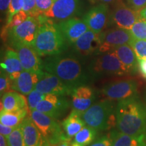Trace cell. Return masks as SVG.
I'll list each match as a JSON object with an SVG mask.
<instances>
[{"label":"cell","mask_w":146,"mask_h":146,"mask_svg":"<svg viewBox=\"0 0 146 146\" xmlns=\"http://www.w3.org/2000/svg\"><path fill=\"white\" fill-rule=\"evenodd\" d=\"M115 116L119 132L130 135L146 133V109L138 96L118 101Z\"/></svg>","instance_id":"6da1fadb"},{"label":"cell","mask_w":146,"mask_h":146,"mask_svg":"<svg viewBox=\"0 0 146 146\" xmlns=\"http://www.w3.org/2000/svg\"><path fill=\"white\" fill-rule=\"evenodd\" d=\"M39 27L33 45L39 56H57L66 48V39L58 25L43 14L37 17Z\"/></svg>","instance_id":"7a4b0ae2"},{"label":"cell","mask_w":146,"mask_h":146,"mask_svg":"<svg viewBox=\"0 0 146 146\" xmlns=\"http://www.w3.org/2000/svg\"><path fill=\"white\" fill-rule=\"evenodd\" d=\"M43 69L57 76L73 89L84 85L87 80L81 64L74 58L54 56L43 62Z\"/></svg>","instance_id":"3957f363"},{"label":"cell","mask_w":146,"mask_h":146,"mask_svg":"<svg viewBox=\"0 0 146 146\" xmlns=\"http://www.w3.org/2000/svg\"><path fill=\"white\" fill-rule=\"evenodd\" d=\"M115 108L113 100H104L93 104L81 116L87 126L97 131L107 130L116 126Z\"/></svg>","instance_id":"277c9868"},{"label":"cell","mask_w":146,"mask_h":146,"mask_svg":"<svg viewBox=\"0 0 146 146\" xmlns=\"http://www.w3.org/2000/svg\"><path fill=\"white\" fill-rule=\"evenodd\" d=\"M30 116L47 143L56 145L62 141H69L55 118L36 110L31 112Z\"/></svg>","instance_id":"5b68a950"},{"label":"cell","mask_w":146,"mask_h":146,"mask_svg":"<svg viewBox=\"0 0 146 146\" xmlns=\"http://www.w3.org/2000/svg\"><path fill=\"white\" fill-rule=\"evenodd\" d=\"M89 72L94 76L125 75L129 74L113 51L106 52L96 58L90 64Z\"/></svg>","instance_id":"8992f818"},{"label":"cell","mask_w":146,"mask_h":146,"mask_svg":"<svg viewBox=\"0 0 146 146\" xmlns=\"http://www.w3.org/2000/svg\"><path fill=\"white\" fill-rule=\"evenodd\" d=\"M140 19L139 11L127 6L120 0L114 3V8L109 14L108 24L114 25L118 28L130 30L133 25Z\"/></svg>","instance_id":"52a82bcc"},{"label":"cell","mask_w":146,"mask_h":146,"mask_svg":"<svg viewBox=\"0 0 146 146\" xmlns=\"http://www.w3.org/2000/svg\"><path fill=\"white\" fill-rule=\"evenodd\" d=\"M138 84L135 80H122L112 82L102 88L103 96L110 100H120L137 96Z\"/></svg>","instance_id":"ba28073f"},{"label":"cell","mask_w":146,"mask_h":146,"mask_svg":"<svg viewBox=\"0 0 146 146\" xmlns=\"http://www.w3.org/2000/svg\"><path fill=\"white\" fill-rule=\"evenodd\" d=\"M39 78L35 85V89L45 94H55L65 96L71 95L73 88L58 78L57 76L43 70L39 72Z\"/></svg>","instance_id":"9c48e42d"},{"label":"cell","mask_w":146,"mask_h":146,"mask_svg":"<svg viewBox=\"0 0 146 146\" xmlns=\"http://www.w3.org/2000/svg\"><path fill=\"white\" fill-rule=\"evenodd\" d=\"M39 27L37 18L28 16L27 19L19 26L10 30V37L12 43H21L33 47Z\"/></svg>","instance_id":"30bf717a"},{"label":"cell","mask_w":146,"mask_h":146,"mask_svg":"<svg viewBox=\"0 0 146 146\" xmlns=\"http://www.w3.org/2000/svg\"><path fill=\"white\" fill-rule=\"evenodd\" d=\"M101 39L102 44L98 53H106L120 45L129 44L133 37L129 30L117 27L101 33Z\"/></svg>","instance_id":"8fae6325"},{"label":"cell","mask_w":146,"mask_h":146,"mask_svg":"<svg viewBox=\"0 0 146 146\" xmlns=\"http://www.w3.org/2000/svg\"><path fill=\"white\" fill-rule=\"evenodd\" d=\"M79 6V0H54L51 8L43 15L52 21L62 22L75 15Z\"/></svg>","instance_id":"7c38bea8"},{"label":"cell","mask_w":146,"mask_h":146,"mask_svg":"<svg viewBox=\"0 0 146 146\" xmlns=\"http://www.w3.org/2000/svg\"><path fill=\"white\" fill-rule=\"evenodd\" d=\"M69 108V102L64 96L46 94L42 101L36 106V110L53 118L61 116Z\"/></svg>","instance_id":"4fadbf2b"},{"label":"cell","mask_w":146,"mask_h":146,"mask_svg":"<svg viewBox=\"0 0 146 146\" xmlns=\"http://www.w3.org/2000/svg\"><path fill=\"white\" fill-rule=\"evenodd\" d=\"M13 45L24 70L36 72L43 70V62L33 47L21 43H14Z\"/></svg>","instance_id":"5bb4252c"},{"label":"cell","mask_w":146,"mask_h":146,"mask_svg":"<svg viewBox=\"0 0 146 146\" xmlns=\"http://www.w3.org/2000/svg\"><path fill=\"white\" fill-rule=\"evenodd\" d=\"M108 7L106 3H101L89 10L84 16L85 22L90 30L96 33H101L108 23Z\"/></svg>","instance_id":"9a60e30c"},{"label":"cell","mask_w":146,"mask_h":146,"mask_svg":"<svg viewBox=\"0 0 146 146\" xmlns=\"http://www.w3.org/2000/svg\"><path fill=\"white\" fill-rule=\"evenodd\" d=\"M57 25L66 41L70 43H74L89 29L83 20L77 18H69L60 22Z\"/></svg>","instance_id":"2e32d148"},{"label":"cell","mask_w":146,"mask_h":146,"mask_svg":"<svg viewBox=\"0 0 146 146\" xmlns=\"http://www.w3.org/2000/svg\"><path fill=\"white\" fill-rule=\"evenodd\" d=\"M73 44L75 50L83 56H88L96 52H98L102 44L101 33H96L89 29Z\"/></svg>","instance_id":"e0dca14e"},{"label":"cell","mask_w":146,"mask_h":146,"mask_svg":"<svg viewBox=\"0 0 146 146\" xmlns=\"http://www.w3.org/2000/svg\"><path fill=\"white\" fill-rule=\"evenodd\" d=\"M71 97L73 109L82 114L93 105L95 94L90 87L81 85L73 89Z\"/></svg>","instance_id":"ac0fdd59"},{"label":"cell","mask_w":146,"mask_h":146,"mask_svg":"<svg viewBox=\"0 0 146 146\" xmlns=\"http://www.w3.org/2000/svg\"><path fill=\"white\" fill-rule=\"evenodd\" d=\"M23 131L25 146H45L47 142L43 138L32 118L26 117L20 125Z\"/></svg>","instance_id":"d6986e66"},{"label":"cell","mask_w":146,"mask_h":146,"mask_svg":"<svg viewBox=\"0 0 146 146\" xmlns=\"http://www.w3.org/2000/svg\"><path fill=\"white\" fill-rule=\"evenodd\" d=\"M39 72L23 70L17 78L11 81V89L21 94L28 96L35 89V85L39 78Z\"/></svg>","instance_id":"ffe728a7"},{"label":"cell","mask_w":146,"mask_h":146,"mask_svg":"<svg viewBox=\"0 0 146 146\" xmlns=\"http://www.w3.org/2000/svg\"><path fill=\"white\" fill-rule=\"evenodd\" d=\"M112 51L116 54L129 74L136 72L138 67V58L130 45H120L115 47Z\"/></svg>","instance_id":"44dd1931"},{"label":"cell","mask_w":146,"mask_h":146,"mask_svg":"<svg viewBox=\"0 0 146 146\" xmlns=\"http://www.w3.org/2000/svg\"><path fill=\"white\" fill-rule=\"evenodd\" d=\"M1 69L8 73L11 81L18 77L24 69L16 51L11 49L6 51L3 62H1Z\"/></svg>","instance_id":"7402d4cb"},{"label":"cell","mask_w":146,"mask_h":146,"mask_svg":"<svg viewBox=\"0 0 146 146\" xmlns=\"http://www.w3.org/2000/svg\"><path fill=\"white\" fill-rule=\"evenodd\" d=\"M26 98L23 94L14 91H7L1 100V111H17L29 108Z\"/></svg>","instance_id":"603a6c76"},{"label":"cell","mask_w":146,"mask_h":146,"mask_svg":"<svg viewBox=\"0 0 146 146\" xmlns=\"http://www.w3.org/2000/svg\"><path fill=\"white\" fill-rule=\"evenodd\" d=\"M112 146H146V133L139 135H130L113 131L110 133Z\"/></svg>","instance_id":"cb8c5ba5"},{"label":"cell","mask_w":146,"mask_h":146,"mask_svg":"<svg viewBox=\"0 0 146 146\" xmlns=\"http://www.w3.org/2000/svg\"><path fill=\"white\" fill-rule=\"evenodd\" d=\"M86 125L81 116V113L73 110L64 120L62 127L66 135L69 139L76 135Z\"/></svg>","instance_id":"d4e9b609"},{"label":"cell","mask_w":146,"mask_h":146,"mask_svg":"<svg viewBox=\"0 0 146 146\" xmlns=\"http://www.w3.org/2000/svg\"><path fill=\"white\" fill-rule=\"evenodd\" d=\"M29 108H26L20 110L1 111L0 114V123L9 127H18L23 120L27 117Z\"/></svg>","instance_id":"484cf974"},{"label":"cell","mask_w":146,"mask_h":146,"mask_svg":"<svg viewBox=\"0 0 146 146\" xmlns=\"http://www.w3.org/2000/svg\"><path fill=\"white\" fill-rule=\"evenodd\" d=\"M97 131L94 128L85 125L74 137V142L81 146H87L92 143L96 137Z\"/></svg>","instance_id":"4316f807"},{"label":"cell","mask_w":146,"mask_h":146,"mask_svg":"<svg viewBox=\"0 0 146 146\" xmlns=\"http://www.w3.org/2000/svg\"><path fill=\"white\" fill-rule=\"evenodd\" d=\"M133 39L146 40V21L140 19L129 30Z\"/></svg>","instance_id":"83f0119b"},{"label":"cell","mask_w":146,"mask_h":146,"mask_svg":"<svg viewBox=\"0 0 146 146\" xmlns=\"http://www.w3.org/2000/svg\"><path fill=\"white\" fill-rule=\"evenodd\" d=\"M8 146H25L23 131L20 125L6 137Z\"/></svg>","instance_id":"f1b7e54d"},{"label":"cell","mask_w":146,"mask_h":146,"mask_svg":"<svg viewBox=\"0 0 146 146\" xmlns=\"http://www.w3.org/2000/svg\"><path fill=\"white\" fill-rule=\"evenodd\" d=\"M138 59L146 58V40L133 39L129 43Z\"/></svg>","instance_id":"f546056e"},{"label":"cell","mask_w":146,"mask_h":146,"mask_svg":"<svg viewBox=\"0 0 146 146\" xmlns=\"http://www.w3.org/2000/svg\"><path fill=\"white\" fill-rule=\"evenodd\" d=\"M45 96H46V94H43V93L36 90L35 89L28 95L27 102H28L29 109L30 110L31 112L36 110V106L40 102L44 99Z\"/></svg>","instance_id":"4dcf8cb0"},{"label":"cell","mask_w":146,"mask_h":146,"mask_svg":"<svg viewBox=\"0 0 146 146\" xmlns=\"http://www.w3.org/2000/svg\"><path fill=\"white\" fill-rule=\"evenodd\" d=\"M24 5V0H11L10 5H9L8 11V23L7 25H8L10 23L11 20L13 16L16 13L23 10Z\"/></svg>","instance_id":"1f68e13d"},{"label":"cell","mask_w":146,"mask_h":146,"mask_svg":"<svg viewBox=\"0 0 146 146\" xmlns=\"http://www.w3.org/2000/svg\"><path fill=\"white\" fill-rule=\"evenodd\" d=\"M28 16V14L25 11H23V10H21L12 17L10 23L8 25H7V29L10 30L14 27L19 26L23 22L26 21Z\"/></svg>","instance_id":"d6a6232c"},{"label":"cell","mask_w":146,"mask_h":146,"mask_svg":"<svg viewBox=\"0 0 146 146\" xmlns=\"http://www.w3.org/2000/svg\"><path fill=\"white\" fill-rule=\"evenodd\" d=\"M23 10L25 11L29 16L37 18L39 16L36 8V0H24Z\"/></svg>","instance_id":"836d02e7"},{"label":"cell","mask_w":146,"mask_h":146,"mask_svg":"<svg viewBox=\"0 0 146 146\" xmlns=\"http://www.w3.org/2000/svg\"><path fill=\"white\" fill-rule=\"evenodd\" d=\"M11 88V80L9 74L5 70L1 69V78H0V93L1 95L5 94Z\"/></svg>","instance_id":"e575fe53"},{"label":"cell","mask_w":146,"mask_h":146,"mask_svg":"<svg viewBox=\"0 0 146 146\" xmlns=\"http://www.w3.org/2000/svg\"><path fill=\"white\" fill-rule=\"evenodd\" d=\"M54 1V0H36V8L39 16L50 10Z\"/></svg>","instance_id":"d590c367"},{"label":"cell","mask_w":146,"mask_h":146,"mask_svg":"<svg viewBox=\"0 0 146 146\" xmlns=\"http://www.w3.org/2000/svg\"><path fill=\"white\" fill-rule=\"evenodd\" d=\"M89 146H112V139L110 135L104 136L91 143Z\"/></svg>","instance_id":"8d00e7d4"},{"label":"cell","mask_w":146,"mask_h":146,"mask_svg":"<svg viewBox=\"0 0 146 146\" xmlns=\"http://www.w3.org/2000/svg\"><path fill=\"white\" fill-rule=\"evenodd\" d=\"M129 6L136 11H141L146 7V0H127Z\"/></svg>","instance_id":"74e56055"},{"label":"cell","mask_w":146,"mask_h":146,"mask_svg":"<svg viewBox=\"0 0 146 146\" xmlns=\"http://www.w3.org/2000/svg\"><path fill=\"white\" fill-rule=\"evenodd\" d=\"M17 127H9V126L3 125L1 123L0 124V133H1V135H3V136L7 137Z\"/></svg>","instance_id":"f35d334b"},{"label":"cell","mask_w":146,"mask_h":146,"mask_svg":"<svg viewBox=\"0 0 146 146\" xmlns=\"http://www.w3.org/2000/svg\"><path fill=\"white\" fill-rule=\"evenodd\" d=\"M138 68L141 75L146 78V58L138 59Z\"/></svg>","instance_id":"ab89813d"},{"label":"cell","mask_w":146,"mask_h":146,"mask_svg":"<svg viewBox=\"0 0 146 146\" xmlns=\"http://www.w3.org/2000/svg\"><path fill=\"white\" fill-rule=\"evenodd\" d=\"M11 0H0V9L3 12H5L8 9Z\"/></svg>","instance_id":"60d3db41"},{"label":"cell","mask_w":146,"mask_h":146,"mask_svg":"<svg viewBox=\"0 0 146 146\" xmlns=\"http://www.w3.org/2000/svg\"><path fill=\"white\" fill-rule=\"evenodd\" d=\"M58 146H81L79 144L76 143V142H73V143H70L69 141H64L61 142L60 144H58Z\"/></svg>","instance_id":"b9f144b4"},{"label":"cell","mask_w":146,"mask_h":146,"mask_svg":"<svg viewBox=\"0 0 146 146\" xmlns=\"http://www.w3.org/2000/svg\"><path fill=\"white\" fill-rule=\"evenodd\" d=\"M0 146H8L6 137L3 135H0Z\"/></svg>","instance_id":"7bdbcfd3"},{"label":"cell","mask_w":146,"mask_h":146,"mask_svg":"<svg viewBox=\"0 0 146 146\" xmlns=\"http://www.w3.org/2000/svg\"><path fill=\"white\" fill-rule=\"evenodd\" d=\"M139 15L141 19L146 21V7L142 9L141 11H139Z\"/></svg>","instance_id":"ee69618b"},{"label":"cell","mask_w":146,"mask_h":146,"mask_svg":"<svg viewBox=\"0 0 146 146\" xmlns=\"http://www.w3.org/2000/svg\"><path fill=\"white\" fill-rule=\"evenodd\" d=\"M98 1H100V2L103 3H116L118 1H120V0H98Z\"/></svg>","instance_id":"f6af8a7d"},{"label":"cell","mask_w":146,"mask_h":146,"mask_svg":"<svg viewBox=\"0 0 146 146\" xmlns=\"http://www.w3.org/2000/svg\"><path fill=\"white\" fill-rule=\"evenodd\" d=\"M45 146H56L55 145H51V144H49V143H47V145Z\"/></svg>","instance_id":"bcb514c9"}]
</instances>
